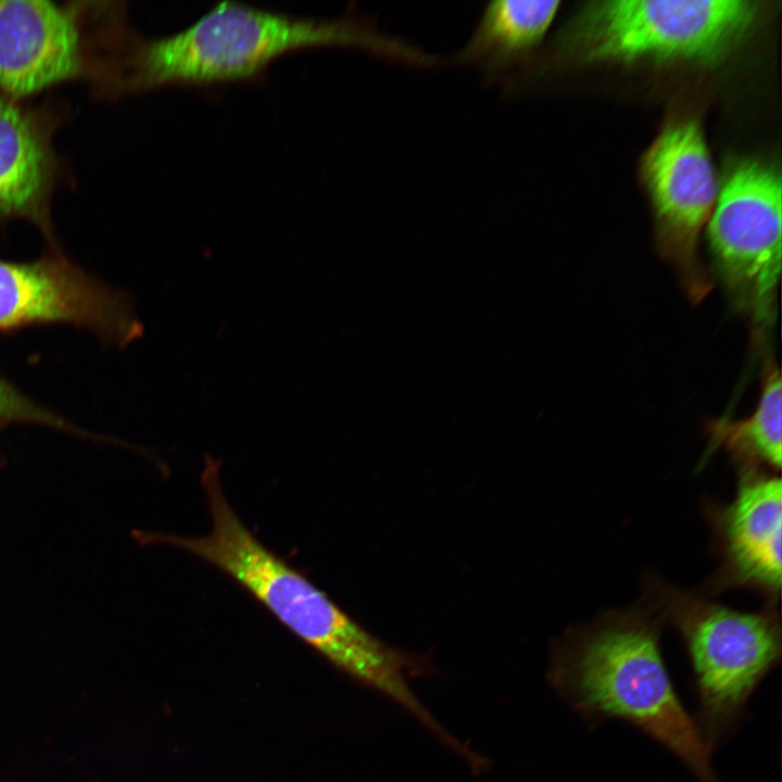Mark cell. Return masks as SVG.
<instances>
[{
    "label": "cell",
    "instance_id": "8fae6325",
    "mask_svg": "<svg viewBox=\"0 0 782 782\" xmlns=\"http://www.w3.org/2000/svg\"><path fill=\"white\" fill-rule=\"evenodd\" d=\"M721 529L734 578L779 591L782 550L780 478L746 475L734 501L723 512Z\"/></svg>",
    "mask_w": 782,
    "mask_h": 782
},
{
    "label": "cell",
    "instance_id": "7a4b0ae2",
    "mask_svg": "<svg viewBox=\"0 0 782 782\" xmlns=\"http://www.w3.org/2000/svg\"><path fill=\"white\" fill-rule=\"evenodd\" d=\"M324 46L363 48L417 65L428 61L419 48L355 17H303L225 1L175 34H136L122 60L116 98L252 80L285 54Z\"/></svg>",
    "mask_w": 782,
    "mask_h": 782
},
{
    "label": "cell",
    "instance_id": "3957f363",
    "mask_svg": "<svg viewBox=\"0 0 782 782\" xmlns=\"http://www.w3.org/2000/svg\"><path fill=\"white\" fill-rule=\"evenodd\" d=\"M555 689L590 720L632 723L677 756L701 782H720L711 747L671 683L652 626H603L557 652Z\"/></svg>",
    "mask_w": 782,
    "mask_h": 782
},
{
    "label": "cell",
    "instance_id": "9c48e42d",
    "mask_svg": "<svg viewBox=\"0 0 782 782\" xmlns=\"http://www.w3.org/2000/svg\"><path fill=\"white\" fill-rule=\"evenodd\" d=\"M642 174L656 216L661 253L674 267L689 298L697 302L711 287L698 258V237L718 193L698 123L685 118L668 124L646 151Z\"/></svg>",
    "mask_w": 782,
    "mask_h": 782
},
{
    "label": "cell",
    "instance_id": "4fadbf2b",
    "mask_svg": "<svg viewBox=\"0 0 782 782\" xmlns=\"http://www.w3.org/2000/svg\"><path fill=\"white\" fill-rule=\"evenodd\" d=\"M782 382L778 368L771 367L766 375L759 403L746 419L719 421L711 427L715 444H724L736 453L780 468Z\"/></svg>",
    "mask_w": 782,
    "mask_h": 782
},
{
    "label": "cell",
    "instance_id": "8992f818",
    "mask_svg": "<svg viewBox=\"0 0 782 782\" xmlns=\"http://www.w3.org/2000/svg\"><path fill=\"white\" fill-rule=\"evenodd\" d=\"M781 211L779 172L762 161L742 160L726 173L708 218L717 270L737 310L759 332L775 315Z\"/></svg>",
    "mask_w": 782,
    "mask_h": 782
},
{
    "label": "cell",
    "instance_id": "6da1fadb",
    "mask_svg": "<svg viewBox=\"0 0 782 782\" xmlns=\"http://www.w3.org/2000/svg\"><path fill=\"white\" fill-rule=\"evenodd\" d=\"M201 483L212 518L210 533L185 537L137 530L134 538L141 544L182 550L215 566L335 667L387 695L420 722L428 721L430 711L407 681L427 669L425 659L368 632L302 572L260 542L229 504L217 461L206 459Z\"/></svg>",
    "mask_w": 782,
    "mask_h": 782
},
{
    "label": "cell",
    "instance_id": "7c38bea8",
    "mask_svg": "<svg viewBox=\"0 0 782 782\" xmlns=\"http://www.w3.org/2000/svg\"><path fill=\"white\" fill-rule=\"evenodd\" d=\"M559 1L499 0L490 2L476 30L455 55L489 72L503 70L540 41L558 11Z\"/></svg>",
    "mask_w": 782,
    "mask_h": 782
},
{
    "label": "cell",
    "instance_id": "ba28073f",
    "mask_svg": "<svg viewBox=\"0 0 782 782\" xmlns=\"http://www.w3.org/2000/svg\"><path fill=\"white\" fill-rule=\"evenodd\" d=\"M68 325L103 344L124 346L139 336L129 299L46 247L31 261L0 258V335L37 326Z\"/></svg>",
    "mask_w": 782,
    "mask_h": 782
},
{
    "label": "cell",
    "instance_id": "5bb4252c",
    "mask_svg": "<svg viewBox=\"0 0 782 782\" xmlns=\"http://www.w3.org/2000/svg\"><path fill=\"white\" fill-rule=\"evenodd\" d=\"M16 424L48 427L79 439L94 442H114L112 438L103 437L78 427L65 416L29 396L12 380L0 376V433L3 429ZM4 464L5 459L0 450V469Z\"/></svg>",
    "mask_w": 782,
    "mask_h": 782
},
{
    "label": "cell",
    "instance_id": "277c9868",
    "mask_svg": "<svg viewBox=\"0 0 782 782\" xmlns=\"http://www.w3.org/2000/svg\"><path fill=\"white\" fill-rule=\"evenodd\" d=\"M121 1H0V93L27 100L87 81L100 98L131 33Z\"/></svg>",
    "mask_w": 782,
    "mask_h": 782
},
{
    "label": "cell",
    "instance_id": "52a82bcc",
    "mask_svg": "<svg viewBox=\"0 0 782 782\" xmlns=\"http://www.w3.org/2000/svg\"><path fill=\"white\" fill-rule=\"evenodd\" d=\"M674 619L686 643L699 702L697 726L710 747L739 721L746 703L779 660V625L694 598H680Z\"/></svg>",
    "mask_w": 782,
    "mask_h": 782
},
{
    "label": "cell",
    "instance_id": "5b68a950",
    "mask_svg": "<svg viewBox=\"0 0 782 782\" xmlns=\"http://www.w3.org/2000/svg\"><path fill=\"white\" fill-rule=\"evenodd\" d=\"M746 0H611L592 4L576 35L593 60L721 59L755 20Z\"/></svg>",
    "mask_w": 782,
    "mask_h": 782
},
{
    "label": "cell",
    "instance_id": "30bf717a",
    "mask_svg": "<svg viewBox=\"0 0 782 782\" xmlns=\"http://www.w3.org/2000/svg\"><path fill=\"white\" fill-rule=\"evenodd\" d=\"M64 114L53 102L33 104L0 93V223L28 222L51 249L62 248L51 207L65 174L53 144Z\"/></svg>",
    "mask_w": 782,
    "mask_h": 782
}]
</instances>
